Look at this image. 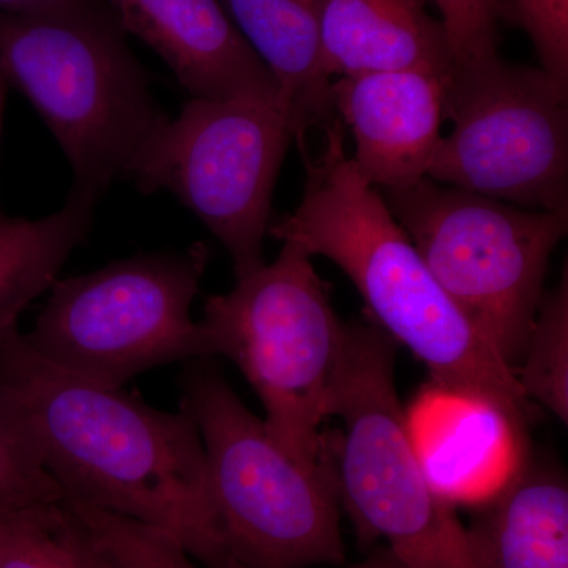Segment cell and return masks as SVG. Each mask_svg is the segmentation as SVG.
<instances>
[{"label":"cell","instance_id":"obj_26","mask_svg":"<svg viewBox=\"0 0 568 568\" xmlns=\"http://www.w3.org/2000/svg\"><path fill=\"white\" fill-rule=\"evenodd\" d=\"M52 0H0V13H18V11L36 9Z\"/></svg>","mask_w":568,"mask_h":568},{"label":"cell","instance_id":"obj_6","mask_svg":"<svg viewBox=\"0 0 568 568\" xmlns=\"http://www.w3.org/2000/svg\"><path fill=\"white\" fill-rule=\"evenodd\" d=\"M212 295L201 320L213 354L230 358L260 396L275 446L306 469L331 459L321 425L347 325L304 248L283 242L274 263Z\"/></svg>","mask_w":568,"mask_h":568},{"label":"cell","instance_id":"obj_15","mask_svg":"<svg viewBox=\"0 0 568 568\" xmlns=\"http://www.w3.org/2000/svg\"><path fill=\"white\" fill-rule=\"evenodd\" d=\"M321 54L331 78L424 69L446 80L450 48L422 0H324Z\"/></svg>","mask_w":568,"mask_h":568},{"label":"cell","instance_id":"obj_8","mask_svg":"<svg viewBox=\"0 0 568 568\" xmlns=\"http://www.w3.org/2000/svg\"><path fill=\"white\" fill-rule=\"evenodd\" d=\"M207 263V248L194 244L59 278L26 343L55 368L108 388L156 366L213 357L209 332L190 312Z\"/></svg>","mask_w":568,"mask_h":568},{"label":"cell","instance_id":"obj_2","mask_svg":"<svg viewBox=\"0 0 568 568\" xmlns=\"http://www.w3.org/2000/svg\"><path fill=\"white\" fill-rule=\"evenodd\" d=\"M323 133V148L304 160L301 204L272 222L268 235L338 265L372 323L424 362L432 383L487 399L528 429L530 406L514 369L437 283L383 194L358 174L345 125Z\"/></svg>","mask_w":568,"mask_h":568},{"label":"cell","instance_id":"obj_7","mask_svg":"<svg viewBox=\"0 0 568 568\" xmlns=\"http://www.w3.org/2000/svg\"><path fill=\"white\" fill-rule=\"evenodd\" d=\"M379 193L440 287L515 372L568 213L518 207L429 178Z\"/></svg>","mask_w":568,"mask_h":568},{"label":"cell","instance_id":"obj_5","mask_svg":"<svg viewBox=\"0 0 568 568\" xmlns=\"http://www.w3.org/2000/svg\"><path fill=\"white\" fill-rule=\"evenodd\" d=\"M182 406L200 428L209 499L241 568L345 562L334 458L306 469L275 446L212 357L182 373Z\"/></svg>","mask_w":568,"mask_h":568},{"label":"cell","instance_id":"obj_22","mask_svg":"<svg viewBox=\"0 0 568 568\" xmlns=\"http://www.w3.org/2000/svg\"><path fill=\"white\" fill-rule=\"evenodd\" d=\"M450 48V69L478 65L497 58V21L503 0H432Z\"/></svg>","mask_w":568,"mask_h":568},{"label":"cell","instance_id":"obj_10","mask_svg":"<svg viewBox=\"0 0 568 568\" xmlns=\"http://www.w3.org/2000/svg\"><path fill=\"white\" fill-rule=\"evenodd\" d=\"M432 181L503 203L568 213V91L503 59L450 69Z\"/></svg>","mask_w":568,"mask_h":568},{"label":"cell","instance_id":"obj_4","mask_svg":"<svg viewBox=\"0 0 568 568\" xmlns=\"http://www.w3.org/2000/svg\"><path fill=\"white\" fill-rule=\"evenodd\" d=\"M395 349L375 323L347 325L328 398V417L343 425L334 462L339 503L362 547L384 540L407 568H484L455 508L418 465L396 392Z\"/></svg>","mask_w":568,"mask_h":568},{"label":"cell","instance_id":"obj_27","mask_svg":"<svg viewBox=\"0 0 568 568\" xmlns=\"http://www.w3.org/2000/svg\"><path fill=\"white\" fill-rule=\"evenodd\" d=\"M7 89H9V82L3 77L2 67H0V136H2L3 106H6ZM0 215H3L2 211H0Z\"/></svg>","mask_w":568,"mask_h":568},{"label":"cell","instance_id":"obj_20","mask_svg":"<svg viewBox=\"0 0 568 568\" xmlns=\"http://www.w3.org/2000/svg\"><path fill=\"white\" fill-rule=\"evenodd\" d=\"M0 568H82L63 500L47 506H0Z\"/></svg>","mask_w":568,"mask_h":568},{"label":"cell","instance_id":"obj_9","mask_svg":"<svg viewBox=\"0 0 568 568\" xmlns=\"http://www.w3.org/2000/svg\"><path fill=\"white\" fill-rule=\"evenodd\" d=\"M295 141L282 102L192 99L134 156L126 179L141 193H173L233 261L235 280L265 264L272 197Z\"/></svg>","mask_w":568,"mask_h":568},{"label":"cell","instance_id":"obj_14","mask_svg":"<svg viewBox=\"0 0 568 568\" xmlns=\"http://www.w3.org/2000/svg\"><path fill=\"white\" fill-rule=\"evenodd\" d=\"M235 28L263 61L290 112L304 160L312 156L308 133L339 121L332 80L321 54L320 20L324 0H220Z\"/></svg>","mask_w":568,"mask_h":568},{"label":"cell","instance_id":"obj_28","mask_svg":"<svg viewBox=\"0 0 568 568\" xmlns=\"http://www.w3.org/2000/svg\"><path fill=\"white\" fill-rule=\"evenodd\" d=\"M422 2H425V3H426V2H428V0H422Z\"/></svg>","mask_w":568,"mask_h":568},{"label":"cell","instance_id":"obj_1","mask_svg":"<svg viewBox=\"0 0 568 568\" xmlns=\"http://www.w3.org/2000/svg\"><path fill=\"white\" fill-rule=\"evenodd\" d=\"M0 390L63 499L166 530L205 568H241L213 514L203 439L185 406L166 413L69 375L33 353L18 325L0 334Z\"/></svg>","mask_w":568,"mask_h":568},{"label":"cell","instance_id":"obj_3","mask_svg":"<svg viewBox=\"0 0 568 568\" xmlns=\"http://www.w3.org/2000/svg\"><path fill=\"white\" fill-rule=\"evenodd\" d=\"M0 67L61 145L71 190L97 201L166 121L111 0L0 13Z\"/></svg>","mask_w":568,"mask_h":568},{"label":"cell","instance_id":"obj_24","mask_svg":"<svg viewBox=\"0 0 568 568\" xmlns=\"http://www.w3.org/2000/svg\"><path fill=\"white\" fill-rule=\"evenodd\" d=\"M71 519H73L74 545H77L82 568H108L100 552L93 547L91 538L82 528L81 523L73 514H71Z\"/></svg>","mask_w":568,"mask_h":568},{"label":"cell","instance_id":"obj_19","mask_svg":"<svg viewBox=\"0 0 568 568\" xmlns=\"http://www.w3.org/2000/svg\"><path fill=\"white\" fill-rule=\"evenodd\" d=\"M63 503L108 568H201L166 530L73 500Z\"/></svg>","mask_w":568,"mask_h":568},{"label":"cell","instance_id":"obj_21","mask_svg":"<svg viewBox=\"0 0 568 568\" xmlns=\"http://www.w3.org/2000/svg\"><path fill=\"white\" fill-rule=\"evenodd\" d=\"M62 499V488L44 469L24 422L0 390V506H47Z\"/></svg>","mask_w":568,"mask_h":568},{"label":"cell","instance_id":"obj_12","mask_svg":"<svg viewBox=\"0 0 568 568\" xmlns=\"http://www.w3.org/2000/svg\"><path fill=\"white\" fill-rule=\"evenodd\" d=\"M336 115L354 138L358 174L379 192L428 178L444 121V77L407 69L332 81Z\"/></svg>","mask_w":568,"mask_h":568},{"label":"cell","instance_id":"obj_17","mask_svg":"<svg viewBox=\"0 0 568 568\" xmlns=\"http://www.w3.org/2000/svg\"><path fill=\"white\" fill-rule=\"evenodd\" d=\"M99 201L70 190L61 211L40 220L0 215V334L51 290L92 230Z\"/></svg>","mask_w":568,"mask_h":568},{"label":"cell","instance_id":"obj_18","mask_svg":"<svg viewBox=\"0 0 568 568\" xmlns=\"http://www.w3.org/2000/svg\"><path fill=\"white\" fill-rule=\"evenodd\" d=\"M521 366L515 376L528 402L547 407L568 422V274L545 291Z\"/></svg>","mask_w":568,"mask_h":568},{"label":"cell","instance_id":"obj_11","mask_svg":"<svg viewBox=\"0 0 568 568\" xmlns=\"http://www.w3.org/2000/svg\"><path fill=\"white\" fill-rule=\"evenodd\" d=\"M426 480L452 507H484L526 463V429L478 396L429 383L405 409Z\"/></svg>","mask_w":568,"mask_h":568},{"label":"cell","instance_id":"obj_23","mask_svg":"<svg viewBox=\"0 0 568 568\" xmlns=\"http://www.w3.org/2000/svg\"><path fill=\"white\" fill-rule=\"evenodd\" d=\"M503 14L528 33L540 69L568 91V0H503Z\"/></svg>","mask_w":568,"mask_h":568},{"label":"cell","instance_id":"obj_13","mask_svg":"<svg viewBox=\"0 0 568 568\" xmlns=\"http://www.w3.org/2000/svg\"><path fill=\"white\" fill-rule=\"evenodd\" d=\"M123 31L136 37L201 100L280 102L271 71L220 0H111Z\"/></svg>","mask_w":568,"mask_h":568},{"label":"cell","instance_id":"obj_25","mask_svg":"<svg viewBox=\"0 0 568 568\" xmlns=\"http://www.w3.org/2000/svg\"><path fill=\"white\" fill-rule=\"evenodd\" d=\"M351 568H407L387 547H376L368 558Z\"/></svg>","mask_w":568,"mask_h":568},{"label":"cell","instance_id":"obj_16","mask_svg":"<svg viewBox=\"0 0 568 568\" xmlns=\"http://www.w3.org/2000/svg\"><path fill=\"white\" fill-rule=\"evenodd\" d=\"M467 532L484 568H568L566 478L526 462Z\"/></svg>","mask_w":568,"mask_h":568}]
</instances>
